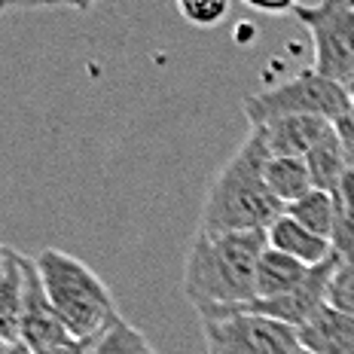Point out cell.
<instances>
[{"mask_svg":"<svg viewBox=\"0 0 354 354\" xmlns=\"http://www.w3.org/2000/svg\"><path fill=\"white\" fill-rule=\"evenodd\" d=\"M269 235L266 232H230L202 235L189 245L183 269V293L196 315L217 308H241L257 297V266H260Z\"/></svg>","mask_w":354,"mask_h":354,"instance_id":"6da1fadb","label":"cell"},{"mask_svg":"<svg viewBox=\"0 0 354 354\" xmlns=\"http://www.w3.org/2000/svg\"><path fill=\"white\" fill-rule=\"evenodd\" d=\"M272 159L260 129H250L239 153L214 177L202 205V235L269 232L284 205L266 187V162Z\"/></svg>","mask_w":354,"mask_h":354,"instance_id":"7a4b0ae2","label":"cell"},{"mask_svg":"<svg viewBox=\"0 0 354 354\" xmlns=\"http://www.w3.org/2000/svg\"><path fill=\"white\" fill-rule=\"evenodd\" d=\"M34 263L71 339H92L120 318L110 287L83 260L46 248L34 257Z\"/></svg>","mask_w":354,"mask_h":354,"instance_id":"3957f363","label":"cell"},{"mask_svg":"<svg viewBox=\"0 0 354 354\" xmlns=\"http://www.w3.org/2000/svg\"><path fill=\"white\" fill-rule=\"evenodd\" d=\"M348 110H351L348 88L333 83V80H324L312 68L299 71L297 77L266 88V92L245 98V116L250 129L278 120H290V116H318V120L336 122Z\"/></svg>","mask_w":354,"mask_h":354,"instance_id":"277c9868","label":"cell"},{"mask_svg":"<svg viewBox=\"0 0 354 354\" xmlns=\"http://www.w3.org/2000/svg\"><path fill=\"white\" fill-rule=\"evenodd\" d=\"M297 16L312 37V71L324 80L348 88L354 83V3L324 0V3H297Z\"/></svg>","mask_w":354,"mask_h":354,"instance_id":"5b68a950","label":"cell"},{"mask_svg":"<svg viewBox=\"0 0 354 354\" xmlns=\"http://www.w3.org/2000/svg\"><path fill=\"white\" fill-rule=\"evenodd\" d=\"M202 333L208 354H299V330L278 324L272 318L239 312V308H220L202 312Z\"/></svg>","mask_w":354,"mask_h":354,"instance_id":"8992f818","label":"cell"},{"mask_svg":"<svg viewBox=\"0 0 354 354\" xmlns=\"http://www.w3.org/2000/svg\"><path fill=\"white\" fill-rule=\"evenodd\" d=\"M71 333L58 318L53 299H49L43 278L37 272L34 257H25V308H21V336L19 342H25L34 354L55 348V345L68 342Z\"/></svg>","mask_w":354,"mask_h":354,"instance_id":"52a82bcc","label":"cell"},{"mask_svg":"<svg viewBox=\"0 0 354 354\" xmlns=\"http://www.w3.org/2000/svg\"><path fill=\"white\" fill-rule=\"evenodd\" d=\"M266 138L272 156H297L306 159L312 147L333 129V122L318 120V116H290V120H278L269 125H257Z\"/></svg>","mask_w":354,"mask_h":354,"instance_id":"ba28073f","label":"cell"},{"mask_svg":"<svg viewBox=\"0 0 354 354\" xmlns=\"http://www.w3.org/2000/svg\"><path fill=\"white\" fill-rule=\"evenodd\" d=\"M299 342L312 354H354V318L324 306L299 330Z\"/></svg>","mask_w":354,"mask_h":354,"instance_id":"9c48e42d","label":"cell"},{"mask_svg":"<svg viewBox=\"0 0 354 354\" xmlns=\"http://www.w3.org/2000/svg\"><path fill=\"white\" fill-rule=\"evenodd\" d=\"M266 235H269V248L281 250V254L293 257V260H299L306 266H318V263L330 260V257L336 254L333 245H330L327 239L308 232L306 226L297 223L293 217H287V214H281V217L269 226V232Z\"/></svg>","mask_w":354,"mask_h":354,"instance_id":"30bf717a","label":"cell"},{"mask_svg":"<svg viewBox=\"0 0 354 354\" xmlns=\"http://www.w3.org/2000/svg\"><path fill=\"white\" fill-rule=\"evenodd\" d=\"M21 308H25V254L10 248L0 272V339L6 345L21 336Z\"/></svg>","mask_w":354,"mask_h":354,"instance_id":"8fae6325","label":"cell"},{"mask_svg":"<svg viewBox=\"0 0 354 354\" xmlns=\"http://www.w3.org/2000/svg\"><path fill=\"white\" fill-rule=\"evenodd\" d=\"M308 269L312 266L293 260V257H287L275 248H266L263 260L257 266V297L254 299H275V297L297 290L308 278Z\"/></svg>","mask_w":354,"mask_h":354,"instance_id":"7c38bea8","label":"cell"},{"mask_svg":"<svg viewBox=\"0 0 354 354\" xmlns=\"http://www.w3.org/2000/svg\"><path fill=\"white\" fill-rule=\"evenodd\" d=\"M306 165H308V174H312L315 189H324V193L336 196L339 183H342V177L348 174V168H351L348 153H345L342 141H339L336 129H330L327 135L312 147V153L306 156Z\"/></svg>","mask_w":354,"mask_h":354,"instance_id":"4fadbf2b","label":"cell"},{"mask_svg":"<svg viewBox=\"0 0 354 354\" xmlns=\"http://www.w3.org/2000/svg\"><path fill=\"white\" fill-rule=\"evenodd\" d=\"M266 187H269V193L287 208V205L299 202L306 193H312L315 183H312V174H308L306 159L272 156L266 162Z\"/></svg>","mask_w":354,"mask_h":354,"instance_id":"5bb4252c","label":"cell"},{"mask_svg":"<svg viewBox=\"0 0 354 354\" xmlns=\"http://www.w3.org/2000/svg\"><path fill=\"white\" fill-rule=\"evenodd\" d=\"M287 217H293L297 223H302L308 232L321 235V239H333L336 230V214H339V202L333 193H324V189H312L299 198V202L287 205L284 208Z\"/></svg>","mask_w":354,"mask_h":354,"instance_id":"9a60e30c","label":"cell"},{"mask_svg":"<svg viewBox=\"0 0 354 354\" xmlns=\"http://www.w3.org/2000/svg\"><path fill=\"white\" fill-rule=\"evenodd\" d=\"M86 354H156L147 342V336L129 321L116 318L110 327H104L98 336L88 339Z\"/></svg>","mask_w":354,"mask_h":354,"instance_id":"2e32d148","label":"cell"},{"mask_svg":"<svg viewBox=\"0 0 354 354\" xmlns=\"http://www.w3.org/2000/svg\"><path fill=\"white\" fill-rule=\"evenodd\" d=\"M327 306L354 318V257H342L327 290Z\"/></svg>","mask_w":354,"mask_h":354,"instance_id":"e0dca14e","label":"cell"},{"mask_svg":"<svg viewBox=\"0 0 354 354\" xmlns=\"http://www.w3.org/2000/svg\"><path fill=\"white\" fill-rule=\"evenodd\" d=\"M177 12L193 28H217L220 21L230 16V3L226 0H180Z\"/></svg>","mask_w":354,"mask_h":354,"instance_id":"ac0fdd59","label":"cell"},{"mask_svg":"<svg viewBox=\"0 0 354 354\" xmlns=\"http://www.w3.org/2000/svg\"><path fill=\"white\" fill-rule=\"evenodd\" d=\"M336 202H339V208H342L345 214H351L354 217V168H348V174H345L342 183H339Z\"/></svg>","mask_w":354,"mask_h":354,"instance_id":"d6986e66","label":"cell"},{"mask_svg":"<svg viewBox=\"0 0 354 354\" xmlns=\"http://www.w3.org/2000/svg\"><path fill=\"white\" fill-rule=\"evenodd\" d=\"M86 348H88V339H68V342L55 345V348H46L40 354H86Z\"/></svg>","mask_w":354,"mask_h":354,"instance_id":"ffe728a7","label":"cell"},{"mask_svg":"<svg viewBox=\"0 0 354 354\" xmlns=\"http://www.w3.org/2000/svg\"><path fill=\"white\" fill-rule=\"evenodd\" d=\"M0 354H34V348H28L25 342H10Z\"/></svg>","mask_w":354,"mask_h":354,"instance_id":"44dd1931","label":"cell"},{"mask_svg":"<svg viewBox=\"0 0 354 354\" xmlns=\"http://www.w3.org/2000/svg\"><path fill=\"white\" fill-rule=\"evenodd\" d=\"M6 257H10V248H6V245H0V272H3V263H6Z\"/></svg>","mask_w":354,"mask_h":354,"instance_id":"7402d4cb","label":"cell"},{"mask_svg":"<svg viewBox=\"0 0 354 354\" xmlns=\"http://www.w3.org/2000/svg\"><path fill=\"white\" fill-rule=\"evenodd\" d=\"M12 10V3H6V0H0V16H6V12Z\"/></svg>","mask_w":354,"mask_h":354,"instance_id":"603a6c76","label":"cell"},{"mask_svg":"<svg viewBox=\"0 0 354 354\" xmlns=\"http://www.w3.org/2000/svg\"><path fill=\"white\" fill-rule=\"evenodd\" d=\"M348 95H351V101H354V83L348 86Z\"/></svg>","mask_w":354,"mask_h":354,"instance_id":"cb8c5ba5","label":"cell"},{"mask_svg":"<svg viewBox=\"0 0 354 354\" xmlns=\"http://www.w3.org/2000/svg\"><path fill=\"white\" fill-rule=\"evenodd\" d=\"M6 348V342H3V339H0V351H3Z\"/></svg>","mask_w":354,"mask_h":354,"instance_id":"d4e9b609","label":"cell"},{"mask_svg":"<svg viewBox=\"0 0 354 354\" xmlns=\"http://www.w3.org/2000/svg\"><path fill=\"white\" fill-rule=\"evenodd\" d=\"M299 354H312V351H306V348H302V351H299Z\"/></svg>","mask_w":354,"mask_h":354,"instance_id":"484cf974","label":"cell"}]
</instances>
